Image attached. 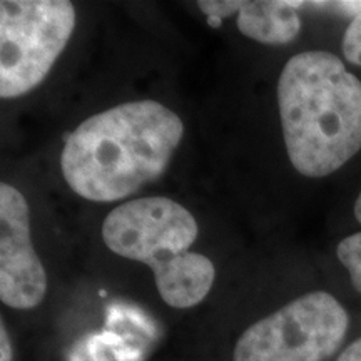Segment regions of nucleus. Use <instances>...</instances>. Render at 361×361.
Returning <instances> with one entry per match:
<instances>
[{
  "instance_id": "obj_1",
  "label": "nucleus",
  "mask_w": 361,
  "mask_h": 361,
  "mask_svg": "<svg viewBox=\"0 0 361 361\" xmlns=\"http://www.w3.org/2000/svg\"><path fill=\"white\" fill-rule=\"evenodd\" d=\"M183 135L180 117L161 102L119 104L71 134L61 154L62 174L84 200H123L164 174Z\"/></svg>"
},
{
  "instance_id": "obj_2",
  "label": "nucleus",
  "mask_w": 361,
  "mask_h": 361,
  "mask_svg": "<svg viewBox=\"0 0 361 361\" xmlns=\"http://www.w3.org/2000/svg\"><path fill=\"white\" fill-rule=\"evenodd\" d=\"M284 146L306 178L335 173L361 149V80L326 51L293 56L278 80Z\"/></svg>"
},
{
  "instance_id": "obj_3",
  "label": "nucleus",
  "mask_w": 361,
  "mask_h": 361,
  "mask_svg": "<svg viewBox=\"0 0 361 361\" xmlns=\"http://www.w3.org/2000/svg\"><path fill=\"white\" fill-rule=\"evenodd\" d=\"M75 27L67 0L0 2V97L16 99L47 78Z\"/></svg>"
},
{
  "instance_id": "obj_4",
  "label": "nucleus",
  "mask_w": 361,
  "mask_h": 361,
  "mask_svg": "<svg viewBox=\"0 0 361 361\" xmlns=\"http://www.w3.org/2000/svg\"><path fill=\"white\" fill-rule=\"evenodd\" d=\"M350 318L326 291L284 305L239 336L233 361H326L348 331Z\"/></svg>"
},
{
  "instance_id": "obj_5",
  "label": "nucleus",
  "mask_w": 361,
  "mask_h": 361,
  "mask_svg": "<svg viewBox=\"0 0 361 361\" xmlns=\"http://www.w3.org/2000/svg\"><path fill=\"white\" fill-rule=\"evenodd\" d=\"M197 231L196 219L186 207L154 196L114 207L104 219L102 239L112 252L141 261L159 274L189 252Z\"/></svg>"
},
{
  "instance_id": "obj_6",
  "label": "nucleus",
  "mask_w": 361,
  "mask_h": 361,
  "mask_svg": "<svg viewBox=\"0 0 361 361\" xmlns=\"http://www.w3.org/2000/svg\"><path fill=\"white\" fill-rule=\"evenodd\" d=\"M47 293V274L30 239L24 194L0 184V300L13 310H32Z\"/></svg>"
},
{
  "instance_id": "obj_7",
  "label": "nucleus",
  "mask_w": 361,
  "mask_h": 361,
  "mask_svg": "<svg viewBox=\"0 0 361 361\" xmlns=\"http://www.w3.org/2000/svg\"><path fill=\"white\" fill-rule=\"evenodd\" d=\"M301 7L303 2H234L241 34L266 45H284L298 37Z\"/></svg>"
},
{
  "instance_id": "obj_8",
  "label": "nucleus",
  "mask_w": 361,
  "mask_h": 361,
  "mask_svg": "<svg viewBox=\"0 0 361 361\" xmlns=\"http://www.w3.org/2000/svg\"><path fill=\"white\" fill-rule=\"evenodd\" d=\"M338 259L348 269L351 284L361 295V233L346 236L336 247Z\"/></svg>"
},
{
  "instance_id": "obj_9",
  "label": "nucleus",
  "mask_w": 361,
  "mask_h": 361,
  "mask_svg": "<svg viewBox=\"0 0 361 361\" xmlns=\"http://www.w3.org/2000/svg\"><path fill=\"white\" fill-rule=\"evenodd\" d=\"M343 56L351 64L361 67V12L350 22L343 37Z\"/></svg>"
},
{
  "instance_id": "obj_10",
  "label": "nucleus",
  "mask_w": 361,
  "mask_h": 361,
  "mask_svg": "<svg viewBox=\"0 0 361 361\" xmlns=\"http://www.w3.org/2000/svg\"><path fill=\"white\" fill-rule=\"evenodd\" d=\"M0 361H12V345L11 338L4 323L0 324Z\"/></svg>"
},
{
  "instance_id": "obj_11",
  "label": "nucleus",
  "mask_w": 361,
  "mask_h": 361,
  "mask_svg": "<svg viewBox=\"0 0 361 361\" xmlns=\"http://www.w3.org/2000/svg\"><path fill=\"white\" fill-rule=\"evenodd\" d=\"M336 361H361V338L351 343L350 346H346Z\"/></svg>"
},
{
  "instance_id": "obj_12",
  "label": "nucleus",
  "mask_w": 361,
  "mask_h": 361,
  "mask_svg": "<svg viewBox=\"0 0 361 361\" xmlns=\"http://www.w3.org/2000/svg\"><path fill=\"white\" fill-rule=\"evenodd\" d=\"M355 216L361 224V192L358 194V197H356V202H355Z\"/></svg>"
},
{
  "instance_id": "obj_13",
  "label": "nucleus",
  "mask_w": 361,
  "mask_h": 361,
  "mask_svg": "<svg viewBox=\"0 0 361 361\" xmlns=\"http://www.w3.org/2000/svg\"><path fill=\"white\" fill-rule=\"evenodd\" d=\"M221 22H223V20L218 19V17H207V24H209L211 27H214V29H216V27L221 25Z\"/></svg>"
}]
</instances>
